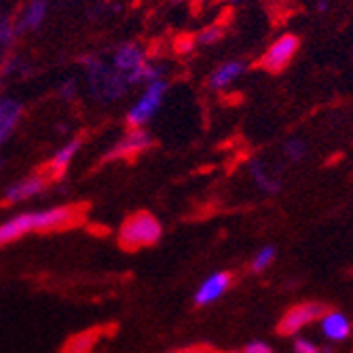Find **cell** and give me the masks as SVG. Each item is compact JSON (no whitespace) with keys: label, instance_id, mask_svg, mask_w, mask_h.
<instances>
[{"label":"cell","instance_id":"cell-3","mask_svg":"<svg viewBox=\"0 0 353 353\" xmlns=\"http://www.w3.org/2000/svg\"><path fill=\"white\" fill-rule=\"evenodd\" d=\"M324 313H326V305H322V303H301L283 313V317L277 324V332L285 334V336H292L299 330H303L307 324L319 319Z\"/></svg>","mask_w":353,"mask_h":353},{"label":"cell","instance_id":"cell-23","mask_svg":"<svg viewBox=\"0 0 353 353\" xmlns=\"http://www.w3.org/2000/svg\"><path fill=\"white\" fill-rule=\"evenodd\" d=\"M231 3H237V0H231Z\"/></svg>","mask_w":353,"mask_h":353},{"label":"cell","instance_id":"cell-10","mask_svg":"<svg viewBox=\"0 0 353 353\" xmlns=\"http://www.w3.org/2000/svg\"><path fill=\"white\" fill-rule=\"evenodd\" d=\"M79 148H81V140H72L70 144H66L59 152H55V157L51 159L49 165L41 174L47 180H59L63 176V172L68 170V165H70V161L74 159V154L79 152Z\"/></svg>","mask_w":353,"mask_h":353},{"label":"cell","instance_id":"cell-2","mask_svg":"<svg viewBox=\"0 0 353 353\" xmlns=\"http://www.w3.org/2000/svg\"><path fill=\"white\" fill-rule=\"evenodd\" d=\"M161 235L163 229L159 220L148 212H138L123 222V227L119 231V245L127 252H134L159 243Z\"/></svg>","mask_w":353,"mask_h":353},{"label":"cell","instance_id":"cell-5","mask_svg":"<svg viewBox=\"0 0 353 353\" xmlns=\"http://www.w3.org/2000/svg\"><path fill=\"white\" fill-rule=\"evenodd\" d=\"M299 47H301V41L294 34H283L281 39H277L267 49V53L261 59V66L265 70H269V72H281L288 66V63L292 61V57L296 55Z\"/></svg>","mask_w":353,"mask_h":353},{"label":"cell","instance_id":"cell-8","mask_svg":"<svg viewBox=\"0 0 353 353\" xmlns=\"http://www.w3.org/2000/svg\"><path fill=\"white\" fill-rule=\"evenodd\" d=\"M47 182H49V180H47L43 174L30 176V178H26V180H21V182L9 186V190L5 192L3 203H5V205H13V203H19V201H26V199H30V197H34V195H39V192L47 186Z\"/></svg>","mask_w":353,"mask_h":353},{"label":"cell","instance_id":"cell-16","mask_svg":"<svg viewBox=\"0 0 353 353\" xmlns=\"http://www.w3.org/2000/svg\"><path fill=\"white\" fill-rule=\"evenodd\" d=\"M275 261V248L273 245H267V248H263L259 254H256V259L252 261V271H265L271 263Z\"/></svg>","mask_w":353,"mask_h":353},{"label":"cell","instance_id":"cell-13","mask_svg":"<svg viewBox=\"0 0 353 353\" xmlns=\"http://www.w3.org/2000/svg\"><path fill=\"white\" fill-rule=\"evenodd\" d=\"M100 336V330H85V332H79L74 336H70L63 345L61 353H91L95 341Z\"/></svg>","mask_w":353,"mask_h":353},{"label":"cell","instance_id":"cell-17","mask_svg":"<svg viewBox=\"0 0 353 353\" xmlns=\"http://www.w3.org/2000/svg\"><path fill=\"white\" fill-rule=\"evenodd\" d=\"M252 176H254L256 184H259L263 190H267V192H275L277 190V182H273L271 178H267V174L263 172V168L259 163L252 165Z\"/></svg>","mask_w":353,"mask_h":353},{"label":"cell","instance_id":"cell-19","mask_svg":"<svg viewBox=\"0 0 353 353\" xmlns=\"http://www.w3.org/2000/svg\"><path fill=\"white\" fill-rule=\"evenodd\" d=\"M220 39H222V28L220 26H212V28L203 30L199 34V43H203V45H212V43H216Z\"/></svg>","mask_w":353,"mask_h":353},{"label":"cell","instance_id":"cell-4","mask_svg":"<svg viewBox=\"0 0 353 353\" xmlns=\"http://www.w3.org/2000/svg\"><path fill=\"white\" fill-rule=\"evenodd\" d=\"M165 89H168V85L163 81H159V79L148 83L144 95L140 98V102L130 110V114H127V121H130L132 127H142L159 110L163 95H165Z\"/></svg>","mask_w":353,"mask_h":353},{"label":"cell","instance_id":"cell-6","mask_svg":"<svg viewBox=\"0 0 353 353\" xmlns=\"http://www.w3.org/2000/svg\"><path fill=\"white\" fill-rule=\"evenodd\" d=\"M233 285V273L229 271H218L214 275H210L195 292V305L197 307H203V305H210L214 301H218L224 292L229 290V288Z\"/></svg>","mask_w":353,"mask_h":353},{"label":"cell","instance_id":"cell-15","mask_svg":"<svg viewBox=\"0 0 353 353\" xmlns=\"http://www.w3.org/2000/svg\"><path fill=\"white\" fill-rule=\"evenodd\" d=\"M45 17V3L43 0H32L30 7L26 9L21 21H19V28L23 30H30V28H37Z\"/></svg>","mask_w":353,"mask_h":353},{"label":"cell","instance_id":"cell-22","mask_svg":"<svg viewBox=\"0 0 353 353\" xmlns=\"http://www.w3.org/2000/svg\"><path fill=\"white\" fill-rule=\"evenodd\" d=\"M178 353H208V351L203 347H190V349H182Z\"/></svg>","mask_w":353,"mask_h":353},{"label":"cell","instance_id":"cell-21","mask_svg":"<svg viewBox=\"0 0 353 353\" xmlns=\"http://www.w3.org/2000/svg\"><path fill=\"white\" fill-rule=\"evenodd\" d=\"M243 353H273V349H271L267 343L256 341V343H250V345H245Z\"/></svg>","mask_w":353,"mask_h":353},{"label":"cell","instance_id":"cell-12","mask_svg":"<svg viewBox=\"0 0 353 353\" xmlns=\"http://www.w3.org/2000/svg\"><path fill=\"white\" fill-rule=\"evenodd\" d=\"M243 70H245V66H243L241 61H227V63H222V66L216 68L214 74L210 77V87H212V89H222V87H227V85L233 83Z\"/></svg>","mask_w":353,"mask_h":353},{"label":"cell","instance_id":"cell-11","mask_svg":"<svg viewBox=\"0 0 353 353\" xmlns=\"http://www.w3.org/2000/svg\"><path fill=\"white\" fill-rule=\"evenodd\" d=\"M319 319H322V332L330 341H345L349 336V332H351L349 319L339 311H326Z\"/></svg>","mask_w":353,"mask_h":353},{"label":"cell","instance_id":"cell-1","mask_svg":"<svg viewBox=\"0 0 353 353\" xmlns=\"http://www.w3.org/2000/svg\"><path fill=\"white\" fill-rule=\"evenodd\" d=\"M81 220H83L81 208H74V205H59L53 210L19 214V216L7 220L5 224H0V245L13 243L32 231L47 233V231L68 229V227L79 224Z\"/></svg>","mask_w":353,"mask_h":353},{"label":"cell","instance_id":"cell-18","mask_svg":"<svg viewBox=\"0 0 353 353\" xmlns=\"http://www.w3.org/2000/svg\"><path fill=\"white\" fill-rule=\"evenodd\" d=\"M305 152H307V144L299 138H292L285 144V154H288V159H292V161H301Z\"/></svg>","mask_w":353,"mask_h":353},{"label":"cell","instance_id":"cell-7","mask_svg":"<svg viewBox=\"0 0 353 353\" xmlns=\"http://www.w3.org/2000/svg\"><path fill=\"white\" fill-rule=\"evenodd\" d=\"M152 146V140L150 136L142 130V127H136L134 132L127 134L106 157L104 161H114V159H125V157H136L140 152H144L146 148Z\"/></svg>","mask_w":353,"mask_h":353},{"label":"cell","instance_id":"cell-14","mask_svg":"<svg viewBox=\"0 0 353 353\" xmlns=\"http://www.w3.org/2000/svg\"><path fill=\"white\" fill-rule=\"evenodd\" d=\"M19 117V106L13 102H0V142L7 138Z\"/></svg>","mask_w":353,"mask_h":353},{"label":"cell","instance_id":"cell-20","mask_svg":"<svg viewBox=\"0 0 353 353\" xmlns=\"http://www.w3.org/2000/svg\"><path fill=\"white\" fill-rule=\"evenodd\" d=\"M294 351L296 353H322L313 343H309L307 339H296L294 341Z\"/></svg>","mask_w":353,"mask_h":353},{"label":"cell","instance_id":"cell-9","mask_svg":"<svg viewBox=\"0 0 353 353\" xmlns=\"http://www.w3.org/2000/svg\"><path fill=\"white\" fill-rule=\"evenodd\" d=\"M114 63L121 72H127L130 81H138L144 74V61H142V51L136 45H125L119 49Z\"/></svg>","mask_w":353,"mask_h":353}]
</instances>
